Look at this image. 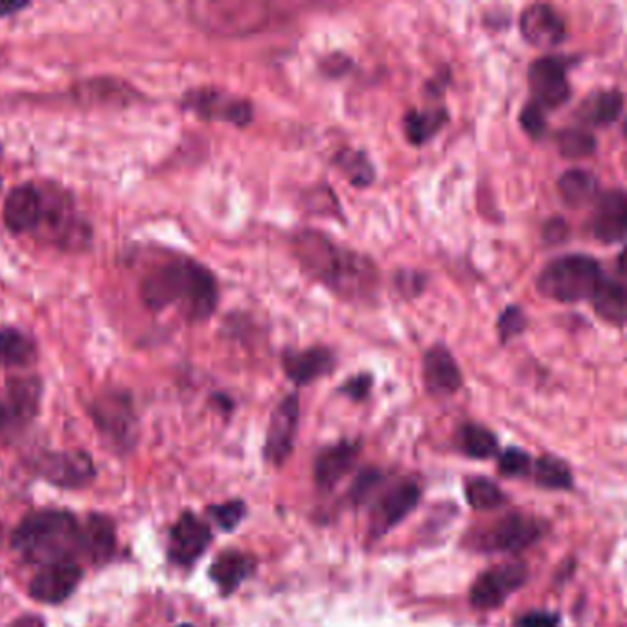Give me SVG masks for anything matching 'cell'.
I'll list each match as a JSON object with an SVG mask.
<instances>
[{
	"instance_id": "obj_1",
	"label": "cell",
	"mask_w": 627,
	"mask_h": 627,
	"mask_svg": "<svg viewBox=\"0 0 627 627\" xmlns=\"http://www.w3.org/2000/svg\"><path fill=\"white\" fill-rule=\"evenodd\" d=\"M291 252L304 274L335 297L346 302L376 297L381 273L377 263L363 252L342 247L315 228L298 230L291 238Z\"/></svg>"
},
{
	"instance_id": "obj_2",
	"label": "cell",
	"mask_w": 627,
	"mask_h": 627,
	"mask_svg": "<svg viewBox=\"0 0 627 627\" xmlns=\"http://www.w3.org/2000/svg\"><path fill=\"white\" fill-rule=\"evenodd\" d=\"M140 298L155 313L177 308L190 324H201L216 313L219 284L205 263L177 254L144 274Z\"/></svg>"
},
{
	"instance_id": "obj_3",
	"label": "cell",
	"mask_w": 627,
	"mask_h": 627,
	"mask_svg": "<svg viewBox=\"0 0 627 627\" xmlns=\"http://www.w3.org/2000/svg\"><path fill=\"white\" fill-rule=\"evenodd\" d=\"M12 548L28 563L41 567L74 561L81 552L80 523L63 510L28 513L13 532Z\"/></svg>"
},
{
	"instance_id": "obj_4",
	"label": "cell",
	"mask_w": 627,
	"mask_h": 627,
	"mask_svg": "<svg viewBox=\"0 0 627 627\" xmlns=\"http://www.w3.org/2000/svg\"><path fill=\"white\" fill-rule=\"evenodd\" d=\"M604 278L600 260L589 254H563L548 262L537 274V293L559 304L591 300Z\"/></svg>"
},
{
	"instance_id": "obj_5",
	"label": "cell",
	"mask_w": 627,
	"mask_h": 627,
	"mask_svg": "<svg viewBox=\"0 0 627 627\" xmlns=\"http://www.w3.org/2000/svg\"><path fill=\"white\" fill-rule=\"evenodd\" d=\"M547 534V523L525 512L504 513L490 525L477 526L464 536V545L477 554H519Z\"/></svg>"
},
{
	"instance_id": "obj_6",
	"label": "cell",
	"mask_w": 627,
	"mask_h": 627,
	"mask_svg": "<svg viewBox=\"0 0 627 627\" xmlns=\"http://www.w3.org/2000/svg\"><path fill=\"white\" fill-rule=\"evenodd\" d=\"M91 418L103 440L118 453H129L138 440V418L133 399L122 390H105L92 401Z\"/></svg>"
},
{
	"instance_id": "obj_7",
	"label": "cell",
	"mask_w": 627,
	"mask_h": 627,
	"mask_svg": "<svg viewBox=\"0 0 627 627\" xmlns=\"http://www.w3.org/2000/svg\"><path fill=\"white\" fill-rule=\"evenodd\" d=\"M580 63V57H537L528 67L530 102L536 103L545 113L558 111L572 98L569 72Z\"/></svg>"
},
{
	"instance_id": "obj_8",
	"label": "cell",
	"mask_w": 627,
	"mask_h": 627,
	"mask_svg": "<svg viewBox=\"0 0 627 627\" xmlns=\"http://www.w3.org/2000/svg\"><path fill=\"white\" fill-rule=\"evenodd\" d=\"M181 107L201 120L225 122L240 129L251 126L254 120L251 100L217 87H195L184 92Z\"/></svg>"
},
{
	"instance_id": "obj_9",
	"label": "cell",
	"mask_w": 627,
	"mask_h": 627,
	"mask_svg": "<svg viewBox=\"0 0 627 627\" xmlns=\"http://www.w3.org/2000/svg\"><path fill=\"white\" fill-rule=\"evenodd\" d=\"M528 578L530 570L521 559L484 570L469 589V604L477 611H495L506 604L513 593L521 591Z\"/></svg>"
},
{
	"instance_id": "obj_10",
	"label": "cell",
	"mask_w": 627,
	"mask_h": 627,
	"mask_svg": "<svg viewBox=\"0 0 627 627\" xmlns=\"http://www.w3.org/2000/svg\"><path fill=\"white\" fill-rule=\"evenodd\" d=\"M420 499L422 488L416 480H399L387 491L379 493L370 508V537L383 539L387 536L418 508Z\"/></svg>"
},
{
	"instance_id": "obj_11",
	"label": "cell",
	"mask_w": 627,
	"mask_h": 627,
	"mask_svg": "<svg viewBox=\"0 0 627 627\" xmlns=\"http://www.w3.org/2000/svg\"><path fill=\"white\" fill-rule=\"evenodd\" d=\"M300 429V396L287 394L271 412L267 436L263 444V458L273 468H284L293 456Z\"/></svg>"
},
{
	"instance_id": "obj_12",
	"label": "cell",
	"mask_w": 627,
	"mask_h": 627,
	"mask_svg": "<svg viewBox=\"0 0 627 627\" xmlns=\"http://www.w3.org/2000/svg\"><path fill=\"white\" fill-rule=\"evenodd\" d=\"M35 466L43 479L65 490L85 488L96 477L94 462L85 451L46 453L37 460Z\"/></svg>"
},
{
	"instance_id": "obj_13",
	"label": "cell",
	"mask_w": 627,
	"mask_h": 627,
	"mask_svg": "<svg viewBox=\"0 0 627 627\" xmlns=\"http://www.w3.org/2000/svg\"><path fill=\"white\" fill-rule=\"evenodd\" d=\"M363 451L361 440H339L320 447L313 460V482L320 493H331L352 471Z\"/></svg>"
},
{
	"instance_id": "obj_14",
	"label": "cell",
	"mask_w": 627,
	"mask_h": 627,
	"mask_svg": "<svg viewBox=\"0 0 627 627\" xmlns=\"http://www.w3.org/2000/svg\"><path fill=\"white\" fill-rule=\"evenodd\" d=\"M423 387L433 398H451L464 387V374L444 342H434L422 359Z\"/></svg>"
},
{
	"instance_id": "obj_15",
	"label": "cell",
	"mask_w": 627,
	"mask_h": 627,
	"mask_svg": "<svg viewBox=\"0 0 627 627\" xmlns=\"http://www.w3.org/2000/svg\"><path fill=\"white\" fill-rule=\"evenodd\" d=\"M337 368V354L324 346L315 344L304 350L285 348L282 352V370L295 387H309L322 377H328Z\"/></svg>"
},
{
	"instance_id": "obj_16",
	"label": "cell",
	"mask_w": 627,
	"mask_h": 627,
	"mask_svg": "<svg viewBox=\"0 0 627 627\" xmlns=\"http://www.w3.org/2000/svg\"><path fill=\"white\" fill-rule=\"evenodd\" d=\"M212 543L210 526L195 513L184 512L171 526L168 556L179 567H192Z\"/></svg>"
},
{
	"instance_id": "obj_17",
	"label": "cell",
	"mask_w": 627,
	"mask_h": 627,
	"mask_svg": "<svg viewBox=\"0 0 627 627\" xmlns=\"http://www.w3.org/2000/svg\"><path fill=\"white\" fill-rule=\"evenodd\" d=\"M45 195L43 188L34 183L19 184L6 195L2 206V221L4 227L12 234H28L39 228L43 217Z\"/></svg>"
},
{
	"instance_id": "obj_18",
	"label": "cell",
	"mask_w": 627,
	"mask_h": 627,
	"mask_svg": "<svg viewBox=\"0 0 627 627\" xmlns=\"http://www.w3.org/2000/svg\"><path fill=\"white\" fill-rule=\"evenodd\" d=\"M519 32L536 48H556L567 39V23L550 4H530L519 17Z\"/></svg>"
},
{
	"instance_id": "obj_19",
	"label": "cell",
	"mask_w": 627,
	"mask_h": 627,
	"mask_svg": "<svg viewBox=\"0 0 627 627\" xmlns=\"http://www.w3.org/2000/svg\"><path fill=\"white\" fill-rule=\"evenodd\" d=\"M594 240L604 245L624 243L627 234V195L622 188L600 192L594 201Z\"/></svg>"
},
{
	"instance_id": "obj_20",
	"label": "cell",
	"mask_w": 627,
	"mask_h": 627,
	"mask_svg": "<svg viewBox=\"0 0 627 627\" xmlns=\"http://www.w3.org/2000/svg\"><path fill=\"white\" fill-rule=\"evenodd\" d=\"M83 570L74 561L46 565L30 583V596L39 604L56 605L67 602L78 589Z\"/></svg>"
},
{
	"instance_id": "obj_21",
	"label": "cell",
	"mask_w": 627,
	"mask_h": 627,
	"mask_svg": "<svg viewBox=\"0 0 627 627\" xmlns=\"http://www.w3.org/2000/svg\"><path fill=\"white\" fill-rule=\"evenodd\" d=\"M256 572V559L241 550H225L210 565L208 576L221 596H230Z\"/></svg>"
},
{
	"instance_id": "obj_22",
	"label": "cell",
	"mask_w": 627,
	"mask_h": 627,
	"mask_svg": "<svg viewBox=\"0 0 627 627\" xmlns=\"http://www.w3.org/2000/svg\"><path fill=\"white\" fill-rule=\"evenodd\" d=\"M624 113V92L596 89L576 109V120L585 126L609 127Z\"/></svg>"
},
{
	"instance_id": "obj_23",
	"label": "cell",
	"mask_w": 627,
	"mask_h": 627,
	"mask_svg": "<svg viewBox=\"0 0 627 627\" xmlns=\"http://www.w3.org/2000/svg\"><path fill=\"white\" fill-rule=\"evenodd\" d=\"M116 550V530L113 521L102 515L92 513L81 526V552L87 554L96 567L111 561Z\"/></svg>"
},
{
	"instance_id": "obj_24",
	"label": "cell",
	"mask_w": 627,
	"mask_h": 627,
	"mask_svg": "<svg viewBox=\"0 0 627 627\" xmlns=\"http://www.w3.org/2000/svg\"><path fill=\"white\" fill-rule=\"evenodd\" d=\"M451 122L449 109L429 107V109H409L403 116V133L407 142L414 148L429 144L447 124Z\"/></svg>"
},
{
	"instance_id": "obj_25",
	"label": "cell",
	"mask_w": 627,
	"mask_h": 627,
	"mask_svg": "<svg viewBox=\"0 0 627 627\" xmlns=\"http://www.w3.org/2000/svg\"><path fill=\"white\" fill-rule=\"evenodd\" d=\"M594 313L600 319L607 322L609 326H615L618 330L624 328L627 317V291L622 280L609 278L604 274L600 284L594 291L593 298Z\"/></svg>"
},
{
	"instance_id": "obj_26",
	"label": "cell",
	"mask_w": 627,
	"mask_h": 627,
	"mask_svg": "<svg viewBox=\"0 0 627 627\" xmlns=\"http://www.w3.org/2000/svg\"><path fill=\"white\" fill-rule=\"evenodd\" d=\"M559 197L565 205L578 210L583 206L594 205L600 195V181L593 171L572 168L563 171L558 179Z\"/></svg>"
},
{
	"instance_id": "obj_27",
	"label": "cell",
	"mask_w": 627,
	"mask_h": 627,
	"mask_svg": "<svg viewBox=\"0 0 627 627\" xmlns=\"http://www.w3.org/2000/svg\"><path fill=\"white\" fill-rule=\"evenodd\" d=\"M331 166L337 168L355 190H366L376 183V164L368 157L365 149H339L331 159Z\"/></svg>"
},
{
	"instance_id": "obj_28",
	"label": "cell",
	"mask_w": 627,
	"mask_h": 627,
	"mask_svg": "<svg viewBox=\"0 0 627 627\" xmlns=\"http://www.w3.org/2000/svg\"><path fill=\"white\" fill-rule=\"evenodd\" d=\"M43 396V383L35 376L13 377L8 381V411L19 422L34 420Z\"/></svg>"
},
{
	"instance_id": "obj_29",
	"label": "cell",
	"mask_w": 627,
	"mask_h": 627,
	"mask_svg": "<svg viewBox=\"0 0 627 627\" xmlns=\"http://www.w3.org/2000/svg\"><path fill=\"white\" fill-rule=\"evenodd\" d=\"M456 449L473 460H490L499 455V438L480 423H462L455 433Z\"/></svg>"
},
{
	"instance_id": "obj_30",
	"label": "cell",
	"mask_w": 627,
	"mask_h": 627,
	"mask_svg": "<svg viewBox=\"0 0 627 627\" xmlns=\"http://www.w3.org/2000/svg\"><path fill=\"white\" fill-rule=\"evenodd\" d=\"M37 359V344L24 331L4 326L0 328V365L30 366Z\"/></svg>"
},
{
	"instance_id": "obj_31",
	"label": "cell",
	"mask_w": 627,
	"mask_h": 627,
	"mask_svg": "<svg viewBox=\"0 0 627 627\" xmlns=\"http://www.w3.org/2000/svg\"><path fill=\"white\" fill-rule=\"evenodd\" d=\"M530 475H534V482L541 490L569 491L574 486L569 462L556 455L539 456L532 464Z\"/></svg>"
},
{
	"instance_id": "obj_32",
	"label": "cell",
	"mask_w": 627,
	"mask_h": 627,
	"mask_svg": "<svg viewBox=\"0 0 627 627\" xmlns=\"http://www.w3.org/2000/svg\"><path fill=\"white\" fill-rule=\"evenodd\" d=\"M466 501L475 512H495L508 504V495L501 486L486 477H475L466 482Z\"/></svg>"
},
{
	"instance_id": "obj_33",
	"label": "cell",
	"mask_w": 627,
	"mask_h": 627,
	"mask_svg": "<svg viewBox=\"0 0 627 627\" xmlns=\"http://www.w3.org/2000/svg\"><path fill=\"white\" fill-rule=\"evenodd\" d=\"M554 144L559 155L567 160H583L593 157L598 148V140L593 133L582 127H565L554 135Z\"/></svg>"
},
{
	"instance_id": "obj_34",
	"label": "cell",
	"mask_w": 627,
	"mask_h": 627,
	"mask_svg": "<svg viewBox=\"0 0 627 627\" xmlns=\"http://www.w3.org/2000/svg\"><path fill=\"white\" fill-rule=\"evenodd\" d=\"M383 482H385V473L381 469L372 468V466L361 469L350 486L348 499L355 506L365 504L376 495L377 491L381 490Z\"/></svg>"
},
{
	"instance_id": "obj_35",
	"label": "cell",
	"mask_w": 627,
	"mask_h": 627,
	"mask_svg": "<svg viewBox=\"0 0 627 627\" xmlns=\"http://www.w3.org/2000/svg\"><path fill=\"white\" fill-rule=\"evenodd\" d=\"M499 464L497 469L502 477L506 479H525L532 473V456L526 453L521 447H506L504 451H499Z\"/></svg>"
},
{
	"instance_id": "obj_36",
	"label": "cell",
	"mask_w": 627,
	"mask_h": 627,
	"mask_svg": "<svg viewBox=\"0 0 627 627\" xmlns=\"http://www.w3.org/2000/svg\"><path fill=\"white\" fill-rule=\"evenodd\" d=\"M495 328H497V335H499L502 346H506L515 337L523 335L528 328V317H526L525 309L517 306V304L506 306L502 309L501 315L497 317Z\"/></svg>"
},
{
	"instance_id": "obj_37",
	"label": "cell",
	"mask_w": 627,
	"mask_h": 627,
	"mask_svg": "<svg viewBox=\"0 0 627 627\" xmlns=\"http://www.w3.org/2000/svg\"><path fill=\"white\" fill-rule=\"evenodd\" d=\"M206 513L223 532H232L245 519L247 504L240 499H234V501L223 502V504H212L206 508Z\"/></svg>"
},
{
	"instance_id": "obj_38",
	"label": "cell",
	"mask_w": 627,
	"mask_h": 627,
	"mask_svg": "<svg viewBox=\"0 0 627 627\" xmlns=\"http://www.w3.org/2000/svg\"><path fill=\"white\" fill-rule=\"evenodd\" d=\"M394 289L403 300L422 297L429 284V276L418 269H399L394 274Z\"/></svg>"
},
{
	"instance_id": "obj_39",
	"label": "cell",
	"mask_w": 627,
	"mask_h": 627,
	"mask_svg": "<svg viewBox=\"0 0 627 627\" xmlns=\"http://www.w3.org/2000/svg\"><path fill=\"white\" fill-rule=\"evenodd\" d=\"M519 126L532 140H541L547 133V113L536 103L528 102L519 111Z\"/></svg>"
},
{
	"instance_id": "obj_40",
	"label": "cell",
	"mask_w": 627,
	"mask_h": 627,
	"mask_svg": "<svg viewBox=\"0 0 627 627\" xmlns=\"http://www.w3.org/2000/svg\"><path fill=\"white\" fill-rule=\"evenodd\" d=\"M374 383H376V377L372 372H359L355 376L348 377L346 381H342L341 387L337 388V394H341L354 403H363L370 398Z\"/></svg>"
},
{
	"instance_id": "obj_41",
	"label": "cell",
	"mask_w": 627,
	"mask_h": 627,
	"mask_svg": "<svg viewBox=\"0 0 627 627\" xmlns=\"http://www.w3.org/2000/svg\"><path fill=\"white\" fill-rule=\"evenodd\" d=\"M352 67H354L352 57L344 56L341 52L328 54V56L322 57L319 61V69L322 72V76H326L330 80H339L342 76H346Z\"/></svg>"
},
{
	"instance_id": "obj_42",
	"label": "cell",
	"mask_w": 627,
	"mask_h": 627,
	"mask_svg": "<svg viewBox=\"0 0 627 627\" xmlns=\"http://www.w3.org/2000/svg\"><path fill=\"white\" fill-rule=\"evenodd\" d=\"M515 627H561V616L554 611H528L517 616Z\"/></svg>"
},
{
	"instance_id": "obj_43",
	"label": "cell",
	"mask_w": 627,
	"mask_h": 627,
	"mask_svg": "<svg viewBox=\"0 0 627 627\" xmlns=\"http://www.w3.org/2000/svg\"><path fill=\"white\" fill-rule=\"evenodd\" d=\"M569 236L570 228L563 217H552L543 225V241L548 245H561Z\"/></svg>"
},
{
	"instance_id": "obj_44",
	"label": "cell",
	"mask_w": 627,
	"mask_h": 627,
	"mask_svg": "<svg viewBox=\"0 0 627 627\" xmlns=\"http://www.w3.org/2000/svg\"><path fill=\"white\" fill-rule=\"evenodd\" d=\"M451 69H445V72H438V74H434L431 80L425 83V94L427 96H442L444 94L445 89L449 87V83H451Z\"/></svg>"
},
{
	"instance_id": "obj_45",
	"label": "cell",
	"mask_w": 627,
	"mask_h": 627,
	"mask_svg": "<svg viewBox=\"0 0 627 627\" xmlns=\"http://www.w3.org/2000/svg\"><path fill=\"white\" fill-rule=\"evenodd\" d=\"M8 627H46L45 620L35 615H24L15 618Z\"/></svg>"
},
{
	"instance_id": "obj_46",
	"label": "cell",
	"mask_w": 627,
	"mask_h": 627,
	"mask_svg": "<svg viewBox=\"0 0 627 627\" xmlns=\"http://www.w3.org/2000/svg\"><path fill=\"white\" fill-rule=\"evenodd\" d=\"M24 8H28V4H17V2H2L0 4V17H8L13 13L21 12Z\"/></svg>"
},
{
	"instance_id": "obj_47",
	"label": "cell",
	"mask_w": 627,
	"mask_h": 627,
	"mask_svg": "<svg viewBox=\"0 0 627 627\" xmlns=\"http://www.w3.org/2000/svg\"><path fill=\"white\" fill-rule=\"evenodd\" d=\"M10 418H12V414L8 411V405H4L0 401V431L6 427V423L10 422Z\"/></svg>"
},
{
	"instance_id": "obj_48",
	"label": "cell",
	"mask_w": 627,
	"mask_h": 627,
	"mask_svg": "<svg viewBox=\"0 0 627 627\" xmlns=\"http://www.w3.org/2000/svg\"><path fill=\"white\" fill-rule=\"evenodd\" d=\"M0 543H2V526H0Z\"/></svg>"
},
{
	"instance_id": "obj_49",
	"label": "cell",
	"mask_w": 627,
	"mask_h": 627,
	"mask_svg": "<svg viewBox=\"0 0 627 627\" xmlns=\"http://www.w3.org/2000/svg\"><path fill=\"white\" fill-rule=\"evenodd\" d=\"M179 627H195V626H192V624H183V626H179Z\"/></svg>"
},
{
	"instance_id": "obj_50",
	"label": "cell",
	"mask_w": 627,
	"mask_h": 627,
	"mask_svg": "<svg viewBox=\"0 0 627 627\" xmlns=\"http://www.w3.org/2000/svg\"><path fill=\"white\" fill-rule=\"evenodd\" d=\"M0 184H2V181H0Z\"/></svg>"
}]
</instances>
